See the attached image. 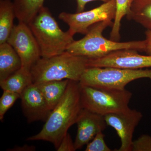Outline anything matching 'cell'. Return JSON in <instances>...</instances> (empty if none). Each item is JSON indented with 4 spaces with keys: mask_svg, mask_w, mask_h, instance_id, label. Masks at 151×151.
I'll return each mask as SVG.
<instances>
[{
    "mask_svg": "<svg viewBox=\"0 0 151 151\" xmlns=\"http://www.w3.org/2000/svg\"><path fill=\"white\" fill-rule=\"evenodd\" d=\"M127 18L151 29V0H134Z\"/></svg>",
    "mask_w": 151,
    "mask_h": 151,
    "instance_id": "ac0fdd59",
    "label": "cell"
},
{
    "mask_svg": "<svg viewBox=\"0 0 151 151\" xmlns=\"http://www.w3.org/2000/svg\"><path fill=\"white\" fill-rule=\"evenodd\" d=\"M16 17L13 3L11 0L0 1V44L7 42Z\"/></svg>",
    "mask_w": 151,
    "mask_h": 151,
    "instance_id": "e0dca14e",
    "label": "cell"
},
{
    "mask_svg": "<svg viewBox=\"0 0 151 151\" xmlns=\"http://www.w3.org/2000/svg\"><path fill=\"white\" fill-rule=\"evenodd\" d=\"M32 151L35 150V147L33 146L24 145L22 147H15L14 148L9 151Z\"/></svg>",
    "mask_w": 151,
    "mask_h": 151,
    "instance_id": "484cf974",
    "label": "cell"
},
{
    "mask_svg": "<svg viewBox=\"0 0 151 151\" xmlns=\"http://www.w3.org/2000/svg\"><path fill=\"white\" fill-rule=\"evenodd\" d=\"M41 51L42 58H50L66 51L74 41L69 31L60 28L47 8L43 6L28 24Z\"/></svg>",
    "mask_w": 151,
    "mask_h": 151,
    "instance_id": "277c9868",
    "label": "cell"
},
{
    "mask_svg": "<svg viewBox=\"0 0 151 151\" xmlns=\"http://www.w3.org/2000/svg\"><path fill=\"white\" fill-rule=\"evenodd\" d=\"M151 79V69H130L114 67H89L79 81L81 85L124 90L132 81Z\"/></svg>",
    "mask_w": 151,
    "mask_h": 151,
    "instance_id": "8992f818",
    "label": "cell"
},
{
    "mask_svg": "<svg viewBox=\"0 0 151 151\" xmlns=\"http://www.w3.org/2000/svg\"><path fill=\"white\" fill-rule=\"evenodd\" d=\"M82 109L79 82L69 80L65 93L51 111L40 132L28 138L27 140L47 141L57 149L68 129L76 124Z\"/></svg>",
    "mask_w": 151,
    "mask_h": 151,
    "instance_id": "6da1fadb",
    "label": "cell"
},
{
    "mask_svg": "<svg viewBox=\"0 0 151 151\" xmlns=\"http://www.w3.org/2000/svg\"><path fill=\"white\" fill-rule=\"evenodd\" d=\"M133 1H134V0H133Z\"/></svg>",
    "mask_w": 151,
    "mask_h": 151,
    "instance_id": "4316f807",
    "label": "cell"
},
{
    "mask_svg": "<svg viewBox=\"0 0 151 151\" xmlns=\"http://www.w3.org/2000/svg\"><path fill=\"white\" fill-rule=\"evenodd\" d=\"M105 135L103 132H99L95 135V137L90 141L87 146L86 151H111L112 150L108 147L105 143Z\"/></svg>",
    "mask_w": 151,
    "mask_h": 151,
    "instance_id": "44dd1931",
    "label": "cell"
},
{
    "mask_svg": "<svg viewBox=\"0 0 151 151\" xmlns=\"http://www.w3.org/2000/svg\"><path fill=\"white\" fill-rule=\"evenodd\" d=\"M80 90L82 108L103 116L127 110L132 97V92L126 89L119 90L80 84Z\"/></svg>",
    "mask_w": 151,
    "mask_h": 151,
    "instance_id": "5b68a950",
    "label": "cell"
},
{
    "mask_svg": "<svg viewBox=\"0 0 151 151\" xmlns=\"http://www.w3.org/2000/svg\"><path fill=\"white\" fill-rule=\"evenodd\" d=\"M76 124L77 132L74 142L76 150H79L92 140L99 132L108 126L104 116L83 108Z\"/></svg>",
    "mask_w": 151,
    "mask_h": 151,
    "instance_id": "7c38bea8",
    "label": "cell"
},
{
    "mask_svg": "<svg viewBox=\"0 0 151 151\" xmlns=\"http://www.w3.org/2000/svg\"><path fill=\"white\" fill-rule=\"evenodd\" d=\"M69 80L46 81L37 84L47 105L52 111L65 93Z\"/></svg>",
    "mask_w": 151,
    "mask_h": 151,
    "instance_id": "5bb4252c",
    "label": "cell"
},
{
    "mask_svg": "<svg viewBox=\"0 0 151 151\" xmlns=\"http://www.w3.org/2000/svg\"><path fill=\"white\" fill-rule=\"evenodd\" d=\"M132 151H151V136L142 135L133 141Z\"/></svg>",
    "mask_w": 151,
    "mask_h": 151,
    "instance_id": "7402d4cb",
    "label": "cell"
},
{
    "mask_svg": "<svg viewBox=\"0 0 151 151\" xmlns=\"http://www.w3.org/2000/svg\"><path fill=\"white\" fill-rule=\"evenodd\" d=\"M58 151H74L76 150L70 135L68 133L63 138L59 147L56 149Z\"/></svg>",
    "mask_w": 151,
    "mask_h": 151,
    "instance_id": "603a6c76",
    "label": "cell"
},
{
    "mask_svg": "<svg viewBox=\"0 0 151 151\" xmlns=\"http://www.w3.org/2000/svg\"><path fill=\"white\" fill-rule=\"evenodd\" d=\"M7 42L13 47L22 62V67L31 70L41 58L38 44L28 24L19 22L14 26Z\"/></svg>",
    "mask_w": 151,
    "mask_h": 151,
    "instance_id": "ba28073f",
    "label": "cell"
},
{
    "mask_svg": "<svg viewBox=\"0 0 151 151\" xmlns=\"http://www.w3.org/2000/svg\"><path fill=\"white\" fill-rule=\"evenodd\" d=\"M101 1L106 2L109 0H77V12H83L87 3L94 1Z\"/></svg>",
    "mask_w": 151,
    "mask_h": 151,
    "instance_id": "d4e9b609",
    "label": "cell"
},
{
    "mask_svg": "<svg viewBox=\"0 0 151 151\" xmlns=\"http://www.w3.org/2000/svg\"><path fill=\"white\" fill-rule=\"evenodd\" d=\"M113 24L112 20H105L93 25L84 37L74 40L66 51L73 55L88 59L100 58L121 50L133 49L144 52V40L120 42L104 37L103 35L104 30Z\"/></svg>",
    "mask_w": 151,
    "mask_h": 151,
    "instance_id": "7a4b0ae2",
    "label": "cell"
},
{
    "mask_svg": "<svg viewBox=\"0 0 151 151\" xmlns=\"http://www.w3.org/2000/svg\"><path fill=\"white\" fill-rule=\"evenodd\" d=\"M143 117L140 111L128 108L125 111L104 116L108 126L114 129L121 140V145L116 151H132L135 128Z\"/></svg>",
    "mask_w": 151,
    "mask_h": 151,
    "instance_id": "30bf717a",
    "label": "cell"
},
{
    "mask_svg": "<svg viewBox=\"0 0 151 151\" xmlns=\"http://www.w3.org/2000/svg\"><path fill=\"white\" fill-rule=\"evenodd\" d=\"M22 67L20 58L8 42L0 44V81L12 75Z\"/></svg>",
    "mask_w": 151,
    "mask_h": 151,
    "instance_id": "4fadbf2b",
    "label": "cell"
},
{
    "mask_svg": "<svg viewBox=\"0 0 151 151\" xmlns=\"http://www.w3.org/2000/svg\"><path fill=\"white\" fill-rule=\"evenodd\" d=\"M45 0H14L16 17L19 22L29 24L44 6Z\"/></svg>",
    "mask_w": 151,
    "mask_h": 151,
    "instance_id": "2e32d148",
    "label": "cell"
},
{
    "mask_svg": "<svg viewBox=\"0 0 151 151\" xmlns=\"http://www.w3.org/2000/svg\"><path fill=\"white\" fill-rule=\"evenodd\" d=\"M23 113L29 123L38 121L45 122L51 110L36 84H30L21 95Z\"/></svg>",
    "mask_w": 151,
    "mask_h": 151,
    "instance_id": "8fae6325",
    "label": "cell"
},
{
    "mask_svg": "<svg viewBox=\"0 0 151 151\" xmlns=\"http://www.w3.org/2000/svg\"><path fill=\"white\" fill-rule=\"evenodd\" d=\"M33 83L30 70L20 69L2 81L0 86L3 91H8L21 95L26 88Z\"/></svg>",
    "mask_w": 151,
    "mask_h": 151,
    "instance_id": "9a60e30c",
    "label": "cell"
},
{
    "mask_svg": "<svg viewBox=\"0 0 151 151\" xmlns=\"http://www.w3.org/2000/svg\"><path fill=\"white\" fill-rule=\"evenodd\" d=\"M116 12L110 34V40L119 41L122 19L129 12L133 0H115Z\"/></svg>",
    "mask_w": 151,
    "mask_h": 151,
    "instance_id": "d6986e66",
    "label": "cell"
},
{
    "mask_svg": "<svg viewBox=\"0 0 151 151\" xmlns=\"http://www.w3.org/2000/svg\"><path fill=\"white\" fill-rule=\"evenodd\" d=\"M87 66L130 69L148 68L151 67V55H142L136 50H121L100 58L88 59Z\"/></svg>",
    "mask_w": 151,
    "mask_h": 151,
    "instance_id": "9c48e42d",
    "label": "cell"
},
{
    "mask_svg": "<svg viewBox=\"0 0 151 151\" xmlns=\"http://www.w3.org/2000/svg\"><path fill=\"white\" fill-rule=\"evenodd\" d=\"M20 98V94L9 91H4L0 99V120L1 122L7 111L12 107L17 100Z\"/></svg>",
    "mask_w": 151,
    "mask_h": 151,
    "instance_id": "ffe728a7",
    "label": "cell"
},
{
    "mask_svg": "<svg viewBox=\"0 0 151 151\" xmlns=\"http://www.w3.org/2000/svg\"><path fill=\"white\" fill-rule=\"evenodd\" d=\"M88 58L65 51L50 58H41L31 69L33 84L68 79L78 81L88 68Z\"/></svg>",
    "mask_w": 151,
    "mask_h": 151,
    "instance_id": "3957f363",
    "label": "cell"
},
{
    "mask_svg": "<svg viewBox=\"0 0 151 151\" xmlns=\"http://www.w3.org/2000/svg\"><path fill=\"white\" fill-rule=\"evenodd\" d=\"M115 0H109L97 7L86 12L75 14L63 12L58 18L68 25V30L72 35H86L91 27L100 22L113 20L116 15Z\"/></svg>",
    "mask_w": 151,
    "mask_h": 151,
    "instance_id": "52a82bcc",
    "label": "cell"
},
{
    "mask_svg": "<svg viewBox=\"0 0 151 151\" xmlns=\"http://www.w3.org/2000/svg\"><path fill=\"white\" fill-rule=\"evenodd\" d=\"M145 47L144 52L148 55H151V29H147L145 32Z\"/></svg>",
    "mask_w": 151,
    "mask_h": 151,
    "instance_id": "cb8c5ba5",
    "label": "cell"
}]
</instances>
